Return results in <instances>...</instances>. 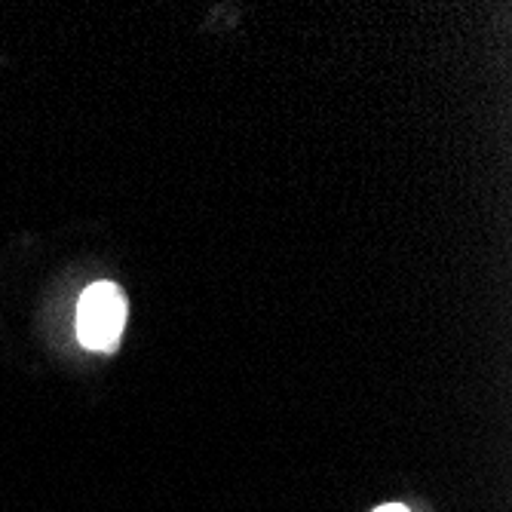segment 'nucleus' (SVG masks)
Instances as JSON below:
<instances>
[{
    "label": "nucleus",
    "mask_w": 512,
    "mask_h": 512,
    "mask_svg": "<svg viewBox=\"0 0 512 512\" xmlns=\"http://www.w3.org/2000/svg\"><path fill=\"white\" fill-rule=\"evenodd\" d=\"M375 512H408V509L399 506V503H387V506H381V509H375Z\"/></svg>",
    "instance_id": "2"
},
{
    "label": "nucleus",
    "mask_w": 512,
    "mask_h": 512,
    "mask_svg": "<svg viewBox=\"0 0 512 512\" xmlns=\"http://www.w3.org/2000/svg\"><path fill=\"white\" fill-rule=\"evenodd\" d=\"M126 329V295L114 283H92L77 301V338L86 350L111 353Z\"/></svg>",
    "instance_id": "1"
}]
</instances>
